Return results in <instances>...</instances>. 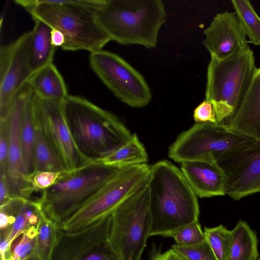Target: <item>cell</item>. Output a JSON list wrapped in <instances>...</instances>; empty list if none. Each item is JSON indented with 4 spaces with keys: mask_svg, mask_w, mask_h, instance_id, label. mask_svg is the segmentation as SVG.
Instances as JSON below:
<instances>
[{
    "mask_svg": "<svg viewBox=\"0 0 260 260\" xmlns=\"http://www.w3.org/2000/svg\"><path fill=\"white\" fill-rule=\"evenodd\" d=\"M151 227L150 236L170 237L199 222V205L180 169L167 160L150 166L148 182Z\"/></svg>",
    "mask_w": 260,
    "mask_h": 260,
    "instance_id": "obj_1",
    "label": "cell"
},
{
    "mask_svg": "<svg viewBox=\"0 0 260 260\" xmlns=\"http://www.w3.org/2000/svg\"><path fill=\"white\" fill-rule=\"evenodd\" d=\"M105 0H16L34 20L39 19L60 31L68 51L90 53L102 49L110 39L99 24L95 11Z\"/></svg>",
    "mask_w": 260,
    "mask_h": 260,
    "instance_id": "obj_2",
    "label": "cell"
},
{
    "mask_svg": "<svg viewBox=\"0 0 260 260\" xmlns=\"http://www.w3.org/2000/svg\"><path fill=\"white\" fill-rule=\"evenodd\" d=\"M61 106L76 148L90 162L101 161L133 135L116 116L82 97L69 95Z\"/></svg>",
    "mask_w": 260,
    "mask_h": 260,
    "instance_id": "obj_3",
    "label": "cell"
},
{
    "mask_svg": "<svg viewBox=\"0 0 260 260\" xmlns=\"http://www.w3.org/2000/svg\"><path fill=\"white\" fill-rule=\"evenodd\" d=\"M95 16L110 41L150 49L157 45L167 14L160 0H105Z\"/></svg>",
    "mask_w": 260,
    "mask_h": 260,
    "instance_id": "obj_4",
    "label": "cell"
},
{
    "mask_svg": "<svg viewBox=\"0 0 260 260\" xmlns=\"http://www.w3.org/2000/svg\"><path fill=\"white\" fill-rule=\"evenodd\" d=\"M120 169L92 162L63 173L38 199L42 212L59 227L87 203Z\"/></svg>",
    "mask_w": 260,
    "mask_h": 260,
    "instance_id": "obj_5",
    "label": "cell"
},
{
    "mask_svg": "<svg viewBox=\"0 0 260 260\" xmlns=\"http://www.w3.org/2000/svg\"><path fill=\"white\" fill-rule=\"evenodd\" d=\"M257 68L248 46L229 58L211 57L207 68L206 100L213 106L218 123L229 121L240 107Z\"/></svg>",
    "mask_w": 260,
    "mask_h": 260,
    "instance_id": "obj_6",
    "label": "cell"
},
{
    "mask_svg": "<svg viewBox=\"0 0 260 260\" xmlns=\"http://www.w3.org/2000/svg\"><path fill=\"white\" fill-rule=\"evenodd\" d=\"M255 140L237 133L228 125L196 123L182 132L171 145L169 156L182 163L187 161H217L221 155L254 146Z\"/></svg>",
    "mask_w": 260,
    "mask_h": 260,
    "instance_id": "obj_7",
    "label": "cell"
},
{
    "mask_svg": "<svg viewBox=\"0 0 260 260\" xmlns=\"http://www.w3.org/2000/svg\"><path fill=\"white\" fill-rule=\"evenodd\" d=\"M150 174V166L147 164L121 169L60 229L68 232H77L112 214L121 203L148 183Z\"/></svg>",
    "mask_w": 260,
    "mask_h": 260,
    "instance_id": "obj_8",
    "label": "cell"
},
{
    "mask_svg": "<svg viewBox=\"0 0 260 260\" xmlns=\"http://www.w3.org/2000/svg\"><path fill=\"white\" fill-rule=\"evenodd\" d=\"M151 227L147 183L113 212L109 241L121 260H140Z\"/></svg>",
    "mask_w": 260,
    "mask_h": 260,
    "instance_id": "obj_9",
    "label": "cell"
},
{
    "mask_svg": "<svg viewBox=\"0 0 260 260\" xmlns=\"http://www.w3.org/2000/svg\"><path fill=\"white\" fill-rule=\"evenodd\" d=\"M92 71L121 102L133 108H142L152 94L144 77L120 56L101 50L89 55Z\"/></svg>",
    "mask_w": 260,
    "mask_h": 260,
    "instance_id": "obj_10",
    "label": "cell"
},
{
    "mask_svg": "<svg viewBox=\"0 0 260 260\" xmlns=\"http://www.w3.org/2000/svg\"><path fill=\"white\" fill-rule=\"evenodd\" d=\"M32 108L35 127L51 143L68 171L90 163L75 145L63 116L61 102L43 99L34 93Z\"/></svg>",
    "mask_w": 260,
    "mask_h": 260,
    "instance_id": "obj_11",
    "label": "cell"
},
{
    "mask_svg": "<svg viewBox=\"0 0 260 260\" xmlns=\"http://www.w3.org/2000/svg\"><path fill=\"white\" fill-rule=\"evenodd\" d=\"M31 31L0 49V120L7 119L15 97L32 74L29 63Z\"/></svg>",
    "mask_w": 260,
    "mask_h": 260,
    "instance_id": "obj_12",
    "label": "cell"
},
{
    "mask_svg": "<svg viewBox=\"0 0 260 260\" xmlns=\"http://www.w3.org/2000/svg\"><path fill=\"white\" fill-rule=\"evenodd\" d=\"M34 92L26 82L17 93L8 121L9 125L8 159L7 180L11 198H23L30 200L34 193L27 180L21 147L20 129L23 111Z\"/></svg>",
    "mask_w": 260,
    "mask_h": 260,
    "instance_id": "obj_13",
    "label": "cell"
},
{
    "mask_svg": "<svg viewBox=\"0 0 260 260\" xmlns=\"http://www.w3.org/2000/svg\"><path fill=\"white\" fill-rule=\"evenodd\" d=\"M217 162L226 177L225 194L238 201L260 192V144L225 154Z\"/></svg>",
    "mask_w": 260,
    "mask_h": 260,
    "instance_id": "obj_14",
    "label": "cell"
},
{
    "mask_svg": "<svg viewBox=\"0 0 260 260\" xmlns=\"http://www.w3.org/2000/svg\"><path fill=\"white\" fill-rule=\"evenodd\" d=\"M203 33L205 36L203 43L211 57L224 59L248 46L235 12L217 13Z\"/></svg>",
    "mask_w": 260,
    "mask_h": 260,
    "instance_id": "obj_15",
    "label": "cell"
},
{
    "mask_svg": "<svg viewBox=\"0 0 260 260\" xmlns=\"http://www.w3.org/2000/svg\"><path fill=\"white\" fill-rule=\"evenodd\" d=\"M112 214L77 232L60 230L53 260H79L109 239Z\"/></svg>",
    "mask_w": 260,
    "mask_h": 260,
    "instance_id": "obj_16",
    "label": "cell"
},
{
    "mask_svg": "<svg viewBox=\"0 0 260 260\" xmlns=\"http://www.w3.org/2000/svg\"><path fill=\"white\" fill-rule=\"evenodd\" d=\"M180 170L189 186L200 198L225 195L226 177L217 161H187Z\"/></svg>",
    "mask_w": 260,
    "mask_h": 260,
    "instance_id": "obj_17",
    "label": "cell"
},
{
    "mask_svg": "<svg viewBox=\"0 0 260 260\" xmlns=\"http://www.w3.org/2000/svg\"><path fill=\"white\" fill-rule=\"evenodd\" d=\"M227 125L260 144V67L257 68L240 107Z\"/></svg>",
    "mask_w": 260,
    "mask_h": 260,
    "instance_id": "obj_18",
    "label": "cell"
},
{
    "mask_svg": "<svg viewBox=\"0 0 260 260\" xmlns=\"http://www.w3.org/2000/svg\"><path fill=\"white\" fill-rule=\"evenodd\" d=\"M27 83L43 99L62 102L69 95L63 78L53 62L32 73Z\"/></svg>",
    "mask_w": 260,
    "mask_h": 260,
    "instance_id": "obj_19",
    "label": "cell"
},
{
    "mask_svg": "<svg viewBox=\"0 0 260 260\" xmlns=\"http://www.w3.org/2000/svg\"><path fill=\"white\" fill-rule=\"evenodd\" d=\"M29 48V63L32 73L52 63L56 50L51 42L52 28L39 19H35Z\"/></svg>",
    "mask_w": 260,
    "mask_h": 260,
    "instance_id": "obj_20",
    "label": "cell"
},
{
    "mask_svg": "<svg viewBox=\"0 0 260 260\" xmlns=\"http://www.w3.org/2000/svg\"><path fill=\"white\" fill-rule=\"evenodd\" d=\"M232 232V244L228 260H256L259 253L256 234L245 221L240 220Z\"/></svg>",
    "mask_w": 260,
    "mask_h": 260,
    "instance_id": "obj_21",
    "label": "cell"
},
{
    "mask_svg": "<svg viewBox=\"0 0 260 260\" xmlns=\"http://www.w3.org/2000/svg\"><path fill=\"white\" fill-rule=\"evenodd\" d=\"M32 165L34 172H63L68 171L56 150L43 134L36 128Z\"/></svg>",
    "mask_w": 260,
    "mask_h": 260,
    "instance_id": "obj_22",
    "label": "cell"
},
{
    "mask_svg": "<svg viewBox=\"0 0 260 260\" xmlns=\"http://www.w3.org/2000/svg\"><path fill=\"white\" fill-rule=\"evenodd\" d=\"M42 210L38 201L23 199L19 203L15 215V221L8 231L1 233V239L11 246L14 240L28 228L37 225Z\"/></svg>",
    "mask_w": 260,
    "mask_h": 260,
    "instance_id": "obj_23",
    "label": "cell"
},
{
    "mask_svg": "<svg viewBox=\"0 0 260 260\" xmlns=\"http://www.w3.org/2000/svg\"><path fill=\"white\" fill-rule=\"evenodd\" d=\"M101 161L121 169L131 166L146 164L148 154L137 135L134 134L126 143Z\"/></svg>",
    "mask_w": 260,
    "mask_h": 260,
    "instance_id": "obj_24",
    "label": "cell"
},
{
    "mask_svg": "<svg viewBox=\"0 0 260 260\" xmlns=\"http://www.w3.org/2000/svg\"><path fill=\"white\" fill-rule=\"evenodd\" d=\"M37 229L35 256L38 260H53L60 227L42 212Z\"/></svg>",
    "mask_w": 260,
    "mask_h": 260,
    "instance_id": "obj_25",
    "label": "cell"
},
{
    "mask_svg": "<svg viewBox=\"0 0 260 260\" xmlns=\"http://www.w3.org/2000/svg\"><path fill=\"white\" fill-rule=\"evenodd\" d=\"M241 28L248 43L260 46V17L247 0H232Z\"/></svg>",
    "mask_w": 260,
    "mask_h": 260,
    "instance_id": "obj_26",
    "label": "cell"
},
{
    "mask_svg": "<svg viewBox=\"0 0 260 260\" xmlns=\"http://www.w3.org/2000/svg\"><path fill=\"white\" fill-rule=\"evenodd\" d=\"M32 97L26 104L24 108L20 129L23 158L25 170L28 175L32 174L34 172L32 151L35 140V128L32 108Z\"/></svg>",
    "mask_w": 260,
    "mask_h": 260,
    "instance_id": "obj_27",
    "label": "cell"
},
{
    "mask_svg": "<svg viewBox=\"0 0 260 260\" xmlns=\"http://www.w3.org/2000/svg\"><path fill=\"white\" fill-rule=\"evenodd\" d=\"M206 239L217 260H228L232 244V232L222 225L214 228H205Z\"/></svg>",
    "mask_w": 260,
    "mask_h": 260,
    "instance_id": "obj_28",
    "label": "cell"
},
{
    "mask_svg": "<svg viewBox=\"0 0 260 260\" xmlns=\"http://www.w3.org/2000/svg\"><path fill=\"white\" fill-rule=\"evenodd\" d=\"M21 235L20 240L11 248V260H26L35 256L37 225L28 228Z\"/></svg>",
    "mask_w": 260,
    "mask_h": 260,
    "instance_id": "obj_29",
    "label": "cell"
},
{
    "mask_svg": "<svg viewBox=\"0 0 260 260\" xmlns=\"http://www.w3.org/2000/svg\"><path fill=\"white\" fill-rule=\"evenodd\" d=\"M172 248L186 260H217L206 239L198 244L191 246H181L175 244L172 246Z\"/></svg>",
    "mask_w": 260,
    "mask_h": 260,
    "instance_id": "obj_30",
    "label": "cell"
},
{
    "mask_svg": "<svg viewBox=\"0 0 260 260\" xmlns=\"http://www.w3.org/2000/svg\"><path fill=\"white\" fill-rule=\"evenodd\" d=\"M176 244L191 246L204 241L206 238L199 222L188 224L175 233L172 236Z\"/></svg>",
    "mask_w": 260,
    "mask_h": 260,
    "instance_id": "obj_31",
    "label": "cell"
},
{
    "mask_svg": "<svg viewBox=\"0 0 260 260\" xmlns=\"http://www.w3.org/2000/svg\"><path fill=\"white\" fill-rule=\"evenodd\" d=\"M64 172L35 171L27 175V180L34 192L43 191L55 184Z\"/></svg>",
    "mask_w": 260,
    "mask_h": 260,
    "instance_id": "obj_32",
    "label": "cell"
},
{
    "mask_svg": "<svg viewBox=\"0 0 260 260\" xmlns=\"http://www.w3.org/2000/svg\"><path fill=\"white\" fill-rule=\"evenodd\" d=\"M79 260H121L109 240L103 242Z\"/></svg>",
    "mask_w": 260,
    "mask_h": 260,
    "instance_id": "obj_33",
    "label": "cell"
},
{
    "mask_svg": "<svg viewBox=\"0 0 260 260\" xmlns=\"http://www.w3.org/2000/svg\"><path fill=\"white\" fill-rule=\"evenodd\" d=\"M9 125L8 119L0 120V170L7 172L8 159Z\"/></svg>",
    "mask_w": 260,
    "mask_h": 260,
    "instance_id": "obj_34",
    "label": "cell"
},
{
    "mask_svg": "<svg viewBox=\"0 0 260 260\" xmlns=\"http://www.w3.org/2000/svg\"><path fill=\"white\" fill-rule=\"evenodd\" d=\"M193 117L196 123H218L212 104L206 100L195 108Z\"/></svg>",
    "mask_w": 260,
    "mask_h": 260,
    "instance_id": "obj_35",
    "label": "cell"
},
{
    "mask_svg": "<svg viewBox=\"0 0 260 260\" xmlns=\"http://www.w3.org/2000/svg\"><path fill=\"white\" fill-rule=\"evenodd\" d=\"M12 199L9 193L6 172L0 170V206Z\"/></svg>",
    "mask_w": 260,
    "mask_h": 260,
    "instance_id": "obj_36",
    "label": "cell"
},
{
    "mask_svg": "<svg viewBox=\"0 0 260 260\" xmlns=\"http://www.w3.org/2000/svg\"><path fill=\"white\" fill-rule=\"evenodd\" d=\"M51 38L52 45L55 47H62L65 42L63 34L59 30L52 28L51 33Z\"/></svg>",
    "mask_w": 260,
    "mask_h": 260,
    "instance_id": "obj_37",
    "label": "cell"
},
{
    "mask_svg": "<svg viewBox=\"0 0 260 260\" xmlns=\"http://www.w3.org/2000/svg\"><path fill=\"white\" fill-rule=\"evenodd\" d=\"M160 260H186L172 248L161 254Z\"/></svg>",
    "mask_w": 260,
    "mask_h": 260,
    "instance_id": "obj_38",
    "label": "cell"
},
{
    "mask_svg": "<svg viewBox=\"0 0 260 260\" xmlns=\"http://www.w3.org/2000/svg\"><path fill=\"white\" fill-rule=\"evenodd\" d=\"M161 254L160 249L157 247L155 244L153 243L150 250L149 260H160Z\"/></svg>",
    "mask_w": 260,
    "mask_h": 260,
    "instance_id": "obj_39",
    "label": "cell"
},
{
    "mask_svg": "<svg viewBox=\"0 0 260 260\" xmlns=\"http://www.w3.org/2000/svg\"><path fill=\"white\" fill-rule=\"evenodd\" d=\"M26 260H38V259L36 256H34Z\"/></svg>",
    "mask_w": 260,
    "mask_h": 260,
    "instance_id": "obj_40",
    "label": "cell"
},
{
    "mask_svg": "<svg viewBox=\"0 0 260 260\" xmlns=\"http://www.w3.org/2000/svg\"><path fill=\"white\" fill-rule=\"evenodd\" d=\"M257 260H260V259H258Z\"/></svg>",
    "mask_w": 260,
    "mask_h": 260,
    "instance_id": "obj_41",
    "label": "cell"
}]
</instances>
